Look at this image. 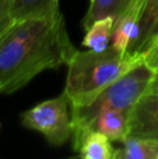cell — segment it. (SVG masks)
Returning a JSON list of instances; mask_svg holds the SVG:
<instances>
[{
    "label": "cell",
    "mask_w": 158,
    "mask_h": 159,
    "mask_svg": "<svg viewBox=\"0 0 158 159\" xmlns=\"http://www.w3.org/2000/svg\"><path fill=\"white\" fill-rule=\"evenodd\" d=\"M66 93L48 99L21 115V123L30 130L41 133L52 145H63L73 135V112Z\"/></svg>",
    "instance_id": "cell-4"
},
{
    "label": "cell",
    "mask_w": 158,
    "mask_h": 159,
    "mask_svg": "<svg viewBox=\"0 0 158 159\" xmlns=\"http://www.w3.org/2000/svg\"><path fill=\"white\" fill-rule=\"evenodd\" d=\"M123 148L118 149L119 159H158V140L154 138H126Z\"/></svg>",
    "instance_id": "cell-11"
},
{
    "label": "cell",
    "mask_w": 158,
    "mask_h": 159,
    "mask_svg": "<svg viewBox=\"0 0 158 159\" xmlns=\"http://www.w3.org/2000/svg\"><path fill=\"white\" fill-rule=\"evenodd\" d=\"M115 18L114 17H104L94 21L86 30V36L83 39V46L90 50H104L109 46L114 31Z\"/></svg>",
    "instance_id": "cell-9"
},
{
    "label": "cell",
    "mask_w": 158,
    "mask_h": 159,
    "mask_svg": "<svg viewBox=\"0 0 158 159\" xmlns=\"http://www.w3.org/2000/svg\"><path fill=\"white\" fill-rule=\"evenodd\" d=\"M128 138L158 140V84L156 82L130 110V131Z\"/></svg>",
    "instance_id": "cell-5"
},
{
    "label": "cell",
    "mask_w": 158,
    "mask_h": 159,
    "mask_svg": "<svg viewBox=\"0 0 158 159\" xmlns=\"http://www.w3.org/2000/svg\"><path fill=\"white\" fill-rule=\"evenodd\" d=\"M58 10L59 0H13L11 2V13L14 21L27 17L49 16Z\"/></svg>",
    "instance_id": "cell-12"
},
{
    "label": "cell",
    "mask_w": 158,
    "mask_h": 159,
    "mask_svg": "<svg viewBox=\"0 0 158 159\" xmlns=\"http://www.w3.org/2000/svg\"><path fill=\"white\" fill-rule=\"evenodd\" d=\"M158 38V0H146L139 21V34L130 48L128 49L129 55H140L151 46Z\"/></svg>",
    "instance_id": "cell-8"
},
{
    "label": "cell",
    "mask_w": 158,
    "mask_h": 159,
    "mask_svg": "<svg viewBox=\"0 0 158 159\" xmlns=\"http://www.w3.org/2000/svg\"><path fill=\"white\" fill-rule=\"evenodd\" d=\"M72 43L60 10L16 20L0 36V93H11L39 73L70 61Z\"/></svg>",
    "instance_id": "cell-1"
},
{
    "label": "cell",
    "mask_w": 158,
    "mask_h": 159,
    "mask_svg": "<svg viewBox=\"0 0 158 159\" xmlns=\"http://www.w3.org/2000/svg\"><path fill=\"white\" fill-rule=\"evenodd\" d=\"M154 82H156V84H158V75H156V78H154Z\"/></svg>",
    "instance_id": "cell-15"
},
{
    "label": "cell",
    "mask_w": 158,
    "mask_h": 159,
    "mask_svg": "<svg viewBox=\"0 0 158 159\" xmlns=\"http://www.w3.org/2000/svg\"><path fill=\"white\" fill-rule=\"evenodd\" d=\"M73 148L76 154L84 159H112L116 155V149L112 147V141L102 133L90 127L73 130Z\"/></svg>",
    "instance_id": "cell-6"
},
{
    "label": "cell",
    "mask_w": 158,
    "mask_h": 159,
    "mask_svg": "<svg viewBox=\"0 0 158 159\" xmlns=\"http://www.w3.org/2000/svg\"><path fill=\"white\" fill-rule=\"evenodd\" d=\"M87 127L102 133L111 141L123 143L129 137V131H130V112L118 109L101 110L87 124Z\"/></svg>",
    "instance_id": "cell-7"
},
{
    "label": "cell",
    "mask_w": 158,
    "mask_h": 159,
    "mask_svg": "<svg viewBox=\"0 0 158 159\" xmlns=\"http://www.w3.org/2000/svg\"><path fill=\"white\" fill-rule=\"evenodd\" d=\"M156 73L144 63L140 61L129 71L120 75L116 81L102 89L90 103L84 106L72 107L73 130L87 127V124L105 109L129 110L139 102V99L151 88Z\"/></svg>",
    "instance_id": "cell-3"
},
{
    "label": "cell",
    "mask_w": 158,
    "mask_h": 159,
    "mask_svg": "<svg viewBox=\"0 0 158 159\" xmlns=\"http://www.w3.org/2000/svg\"><path fill=\"white\" fill-rule=\"evenodd\" d=\"M11 2L13 0H0V36L14 22L13 13H11Z\"/></svg>",
    "instance_id": "cell-13"
},
{
    "label": "cell",
    "mask_w": 158,
    "mask_h": 159,
    "mask_svg": "<svg viewBox=\"0 0 158 159\" xmlns=\"http://www.w3.org/2000/svg\"><path fill=\"white\" fill-rule=\"evenodd\" d=\"M140 61L143 56L129 55L112 45L100 52L77 50L67 63L63 92L70 99L72 107L84 106Z\"/></svg>",
    "instance_id": "cell-2"
},
{
    "label": "cell",
    "mask_w": 158,
    "mask_h": 159,
    "mask_svg": "<svg viewBox=\"0 0 158 159\" xmlns=\"http://www.w3.org/2000/svg\"><path fill=\"white\" fill-rule=\"evenodd\" d=\"M143 61L158 75V38L151 43V46L143 55Z\"/></svg>",
    "instance_id": "cell-14"
},
{
    "label": "cell",
    "mask_w": 158,
    "mask_h": 159,
    "mask_svg": "<svg viewBox=\"0 0 158 159\" xmlns=\"http://www.w3.org/2000/svg\"><path fill=\"white\" fill-rule=\"evenodd\" d=\"M133 2L134 0H91L83 18V28L87 30L94 21L104 17H114L116 20Z\"/></svg>",
    "instance_id": "cell-10"
}]
</instances>
